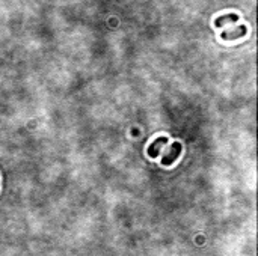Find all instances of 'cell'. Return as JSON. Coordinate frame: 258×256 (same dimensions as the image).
<instances>
[{"label": "cell", "instance_id": "cell-1", "mask_svg": "<svg viewBox=\"0 0 258 256\" xmlns=\"http://www.w3.org/2000/svg\"><path fill=\"white\" fill-rule=\"evenodd\" d=\"M181 151H183V145H181L180 142H174V143H171V145H169V148H168V151L162 155V161H160V164H162V166H164V168L172 166V164L178 160Z\"/></svg>", "mask_w": 258, "mask_h": 256}, {"label": "cell", "instance_id": "cell-2", "mask_svg": "<svg viewBox=\"0 0 258 256\" xmlns=\"http://www.w3.org/2000/svg\"><path fill=\"white\" fill-rule=\"evenodd\" d=\"M168 140L169 139L166 136H160L156 140H153V143H150V146L146 148V154H148V157L150 158H157L162 152V148L168 143Z\"/></svg>", "mask_w": 258, "mask_h": 256}, {"label": "cell", "instance_id": "cell-3", "mask_svg": "<svg viewBox=\"0 0 258 256\" xmlns=\"http://www.w3.org/2000/svg\"><path fill=\"white\" fill-rule=\"evenodd\" d=\"M246 33H248L246 26H238V27H235V29L222 32V33H220V38H222L224 41H234V40L242 38V36H245Z\"/></svg>", "mask_w": 258, "mask_h": 256}, {"label": "cell", "instance_id": "cell-4", "mask_svg": "<svg viewBox=\"0 0 258 256\" xmlns=\"http://www.w3.org/2000/svg\"><path fill=\"white\" fill-rule=\"evenodd\" d=\"M238 21V15L237 14H225V15H220L217 17L216 20H214V26L216 27H222L225 26L227 23H237Z\"/></svg>", "mask_w": 258, "mask_h": 256}]
</instances>
